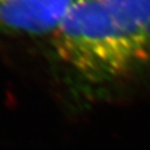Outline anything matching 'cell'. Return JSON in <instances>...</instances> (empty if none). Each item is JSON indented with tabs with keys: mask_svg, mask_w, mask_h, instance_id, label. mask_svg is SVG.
<instances>
[{
	"mask_svg": "<svg viewBox=\"0 0 150 150\" xmlns=\"http://www.w3.org/2000/svg\"><path fill=\"white\" fill-rule=\"evenodd\" d=\"M50 40L59 61L92 83L150 70V0H74Z\"/></svg>",
	"mask_w": 150,
	"mask_h": 150,
	"instance_id": "1",
	"label": "cell"
},
{
	"mask_svg": "<svg viewBox=\"0 0 150 150\" xmlns=\"http://www.w3.org/2000/svg\"><path fill=\"white\" fill-rule=\"evenodd\" d=\"M74 0H0V33L51 36Z\"/></svg>",
	"mask_w": 150,
	"mask_h": 150,
	"instance_id": "2",
	"label": "cell"
}]
</instances>
